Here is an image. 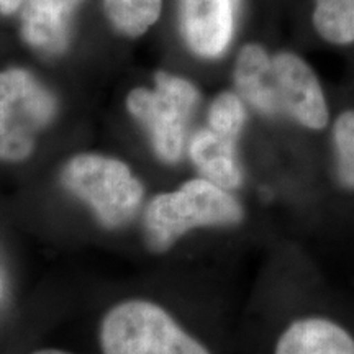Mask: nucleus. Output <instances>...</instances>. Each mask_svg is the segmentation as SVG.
I'll return each instance as SVG.
<instances>
[{"instance_id":"f257e3e1","label":"nucleus","mask_w":354,"mask_h":354,"mask_svg":"<svg viewBox=\"0 0 354 354\" xmlns=\"http://www.w3.org/2000/svg\"><path fill=\"white\" fill-rule=\"evenodd\" d=\"M233 82L248 107L264 117H286L310 131L330 125L325 88L312 66L295 53L269 55L261 44L248 43L234 61Z\"/></svg>"},{"instance_id":"f03ea898","label":"nucleus","mask_w":354,"mask_h":354,"mask_svg":"<svg viewBox=\"0 0 354 354\" xmlns=\"http://www.w3.org/2000/svg\"><path fill=\"white\" fill-rule=\"evenodd\" d=\"M243 220L245 207L233 190L196 177L174 192L158 194L149 201L145 212L146 241L154 253H165L192 230L236 227Z\"/></svg>"},{"instance_id":"7ed1b4c3","label":"nucleus","mask_w":354,"mask_h":354,"mask_svg":"<svg viewBox=\"0 0 354 354\" xmlns=\"http://www.w3.org/2000/svg\"><path fill=\"white\" fill-rule=\"evenodd\" d=\"M61 183L86 202L102 227L113 230L130 223L145 197L143 184L117 158L81 153L71 158L61 172Z\"/></svg>"},{"instance_id":"20e7f679","label":"nucleus","mask_w":354,"mask_h":354,"mask_svg":"<svg viewBox=\"0 0 354 354\" xmlns=\"http://www.w3.org/2000/svg\"><path fill=\"white\" fill-rule=\"evenodd\" d=\"M198 100L201 94L192 82L158 71L154 88H133L127 95V109L148 133L156 156L176 165L183 158L187 125Z\"/></svg>"},{"instance_id":"39448f33","label":"nucleus","mask_w":354,"mask_h":354,"mask_svg":"<svg viewBox=\"0 0 354 354\" xmlns=\"http://www.w3.org/2000/svg\"><path fill=\"white\" fill-rule=\"evenodd\" d=\"M104 354H210L166 310L146 300L115 305L100 325Z\"/></svg>"},{"instance_id":"423d86ee","label":"nucleus","mask_w":354,"mask_h":354,"mask_svg":"<svg viewBox=\"0 0 354 354\" xmlns=\"http://www.w3.org/2000/svg\"><path fill=\"white\" fill-rule=\"evenodd\" d=\"M56 113V97L32 73L0 71V161H25Z\"/></svg>"},{"instance_id":"0eeeda50","label":"nucleus","mask_w":354,"mask_h":354,"mask_svg":"<svg viewBox=\"0 0 354 354\" xmlns=\"http://www.w3.org/2000/svg\"><path fill=\"white\" fill-rule=\"evenodd\" d=\"M240 0H179L180 30L189 50L203 59L227 53L236 26Z\"/></svg>"},{"instance_id":"6e6552de","label":"nucleus","mask_w":354,"mask_h":354,"mask_svg":"<svg viewBox=\"0 0 354 354\" xmlns=\"http://www.w3.org/2000/svg\"><path fill=\"white\" fill-rule=\"evenodd\" d=\"M274 354H354V335L333 317L310 313L286 326Z\"/></svg>"},{"instance_id":"1a4fd4ad","label":"nucleus","mask_w":354,"mask_h":354,"mask_svg":"<svg viewBox=\"0 0 354 354\" xmlns=\"http://www.w3.org/2000/svg\"><path fill=\"white\" fill-rule=\"evenodd\" d=\"M84 0H26L21 13L25 41L46 56L66 51L74 13Z\"/></svg>"},{"instance_id":"9d476101","label":"nucleus","mask_w":354,"mask_h":354,"mask_svg":"<svg viewBox=\"0 0 354 354\" xmlns=\"http://www.w3.org/2000/svg\"><path fill=\"white\" fill-rule=\"evenodd\" d=\"M189 156L201 177L227 190L240 189L245 171L238 156V140L205 127L189 141Z\"/></svg>"},{"instance_id":"9b49d317","label":"nucleus","mask_w":354,"mask_h":354,"mask_svg":"<svg viewBox=\"0 0 354 354\" xmlns=\"http://www.w3.org/2000/svg\"><path fill=\"white\" fill-rule=\"evenodd\" d=\"M312 24L323 41L349 46L354 43V0H315Z\"/></svg>"},{"instance_id":"f8f14e48","label":"nucleus","mask_w":354,"mask_h":354,"mask_svg":"<svg viewBox=\"0 0 354 354\" xmlns=\"http://www.w3.org/2000/svg\"><path fill=\"white\" fill-rule=\"evenodd\" d=\"M331 176L338 189L354 196V109L331 123Z\"/></svg>"},{"instance_id":"ddd939ff","label":"nucleus","mask_w":354,"mask_h":354,"mask_svg":"<svg viewBox=\"0 0 354 354\" xmlns=\"http://www.w3.org/2000/svg\"><path fill=\"white\" fill-rule=\"evenodd\" d=\"M110 25L128 38H138L156 24L162 0H104Z\"/></svg>"},{"instance_id":"4468645a","label":"nucleus","mask_w":354,"mask_h":354,"mask_svg":"<svg viewBox=\"0 0 354 354\" xmlns=\"http://www.w3.org/2000/svg\"><path fill=\"white\" fill-rule=\"evenodd\" d=\"M248 120V105L236 91H225L212 100L207 127L221 135L240 140Z\"/></svg>"},{"instance_id":"2eb2a0df","label":"nucleus","mask_w":354,"mask_h":354,"mask_svg":"<svg viewBox=\"0 0 354 354\" xmlns=\"http://www.w3.org/2000/svg\"><path fill=\"white\" fill-rule=\"evenodd\" d=\"M25 0H0V13L2 15H12L24 6Z\"/></svg>"},{"instance_id":"dca6fc26","label":"nucleus","mask_w":354,"mask_h":354,"mask_svg":"<svg viewBox=\"0 0 354 354\" xmlns=\"http://www.w3.org/2000/svg\"><path fill=\"white\" fill-rule=\"evenodd\" d=\"M33 354H69V353L59 351V349H41V351H37Z\"/></svg>"}]
</instances>
